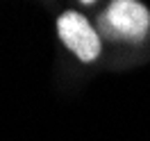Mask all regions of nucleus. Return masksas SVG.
<instances>
[{
	"instance_id": "nucleus-3",
	"label": "nucleus",
	"mask_w": 150,
	"mask_h": 141,
	"mask_svg": "<svg viewBox=\"0 0 150 141\" xmlns=\"http://www.w3.org/2000/svg\"><path fill=\"white\" fill-rule=\"evenodd\" d=\"M80 2H82V5H93L96 0H80Z\"/></svg>"
},
{
	"instance_id": "nucleus-1",
	"label": "nucleus",
	"mask_w": 150,
	"mask_h": 141,
	"mask_svg": "<svg viewBox=\"0 0 150 141\" xmlns=\"http://www.w3.org/2000/svg\"><path fill=\"white\" fill-rule=\"evenodd\" d=\"M98 25L114 41L141 43L150 34V9L141 0H112Z\"/></svg>"
},
{
	"instance_id": "nucleus-2",
	"label": "nucleus",
	"mask_w": 150,
	"mask_h": 141,
	"mask_svg": "<svg viewBox=\"0 0 150 141\" xmlns=\"http://www.w3.org/2000/svg\"><path fill=\"white\" fill-rule=\"evenodd\" d=\"M57 37L82 64H93L103 52L100 32L91 25L84 14L68 9L57 18Z\"/></svg>"
}]
</instances>
